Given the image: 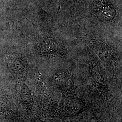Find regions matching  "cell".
<instances>
[{
	"instance_id": "2",
	"label": "cell",
	"mask_w": 122,
	"mask_h": 122,
	"mask_svg": "<svg viewBox=\"0 0 122 122\" xmlns=\"http://www.w3.org/2000/svg\"><path fill=\"white\" fill-rule=\"evenodd\" d=\"M91 46L96 52L98 56L103 60L106 61L113 60L115 58L116 55L113 50L105 44L96 40L91 41Z\"/></svg>"
},
{
	"instance_id": "1",
	"label": "cell",
	"mask_w": 122,
	"mask_h": 122,
	"mask_svg": "<svg viewBox=\"0 0 122 122\" xmlns=\"http://www.w3.org/2000/svg\"><path fill=\"white\" fill-rule=\"evenodd\" d=\"M94 10L97 16L103 20H112L116 16V11L106 2L99 0L94 6Z\"/></svg>"
}]
</instances>
